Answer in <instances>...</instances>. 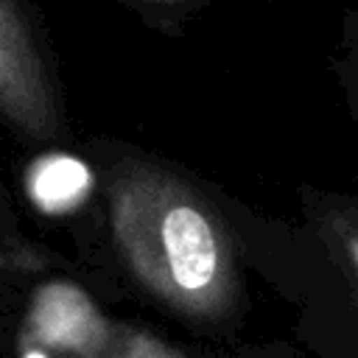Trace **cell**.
<instances>
[{
    "mask_svg": "<svg viewBox=\"0 0 358 358\" xmlns=\"http://www.w3.org/2000/svg\"><path fill=\"white\" fill-rule=\"evenodd\" d=\"M109 221L120 257L137 282L193 319H221L238 296L227 229L171 171L123 159L109 185Z\"/></svg>",
    "mask_w": 358,
    "mask_h": 358,
    "instance_id": "1",
    "label": "cell"
},
{
    "mask_svg": "<svg viewBox=\"0 0 358 358\" xmlns=\"http://www.w3.org/2000/svg\"><path fill=\"white\" fill-rule=\"evenodd\" d=\"M28 263V246L22 243H11L3 232H0V266H25Z\"/></svg>",
    "mask_w": 358,
    "mask_h": 358,
    "instance_id": "8",
    "label": "cell"
},
{
    "mask_svg": "<svg viewBox=\"0 0 358 358\" xmlns=\"http://www.w3.org/2000/svg\"><path fill=\"white\" fill-rule=\"evenodd\" d=\"M0 117L34 143L64 131L53 50L31 0H0Z\"/></svg>",
    "mask_w": 358,
    "mask_h": 358,
    "instance_id": "2",
    "label": "cell"
},
{
    "mask_svg": "<svg viewBox=\"0 0 358 358\" xmlns=\"http://www.w3.org/2000/svg\"><path fill=\"white\" fill-rule=\"evenodd\" d=\"M117 3L131 8L145 25H151L157 31L176 34L185 22H190L213 0H117Z\"/></svg>",
    "mask_w": 358,
    "mask_h": 358,
    "instance_id": "5",
    "label": "cell"
},
{
    "mask_svg": "<svg viewBox=\"0 0 358 358\" xmlns=\"http://www.w3.org/2000/svg\"><path fill=\"white\" fill-rule=\"evenodd\" d=\"M305 210L324 252L341 271L347 291L358 305V199L313 193L308 196Z\"/></svg>",
    "mask_w": 358,
    "mask_h": 358,
    "instance_id": "4",
    "label": "cell"
},
{
    "mask_svg": "<svg viewBox=\"0 0 358 358\" xmlns=\"http://www.w3.org/2000/svg\"><path fill=\"white\" fill-rule=\"evenodd\" d=\"M101 358H182V355L143 330H126L117 324V330Z\"/></svg>",
    "mask_w": 358,
    "mask_h": 358,
    "instance_id": "6",
    "label": "cell"
},
{
    "mask_svg": "<svg viewBox=\"0 0 358 358\" xmlns=\"http://www.w3.org/2000/svg\"><path fill=\"white\" fill-rule=\"evenodd\" d=\"M117 324L109 322L95 302L70 282L39 288L31 308V336L50 352L67 358H101Z\"/></svg>",
    "mask_w": 358,
    "mask_h": 358,
    "instance_id": "3",
    "label": "cell"
},
{
    "mask_svg": "<svg viewBox=\"0 0 358 358\" xmlns=\"http://www.w3.org/2000/svg\"><path fill=\"white\" fill-rule=\"evenodd\" d=\"M338 76L347 92V101L352 106V115L358 117V14L350 11L344 17V34H341V50H338Z\"/></svg>",
    "mask_w": 358,
    "mask_h": 358,
    "instance_id": "7",
    "label": "cell"
}]
</instances>
